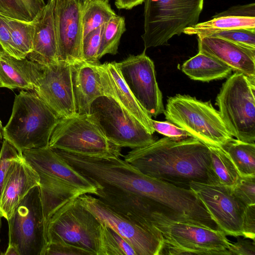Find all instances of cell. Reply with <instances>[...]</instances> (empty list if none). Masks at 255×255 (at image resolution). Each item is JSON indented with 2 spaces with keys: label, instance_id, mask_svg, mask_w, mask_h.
Listing matches in <instances>:
<instances>
[{
  "label": "cell",
  "instance_id": "6da1fadb",
  "mask_svg": "<svg viewBox=\"0 0 255 255\" xmlns=\"http://www.w3.org/2000/svg\"><path fill=\"white\" fill-rule=\"evenodd\" d=\"M124 160L142 173L178 187L189 189L192 181L217 183L209 146L193 137L176 140L165 136L132 149Z\"/></svg>",
  "mask_w": 255,
  "mask_h": 255
},
{
  "label": "cell",
  "instance_id": "7a4b0ae2",
  "mask_svg": "<svg viewBox=\"0 0 255 255\" xmlns=\"http://www.w3.org/2000/svg\"><path fill=\"white\" fill-rule=\"evenodd\" d=\"M21 153L40 178L44 228L52 215L70 200L85 194L96 196V187L49 146Z\"/></svg>",
  "mask_w": 255,
  "mask_h": 255
},
{
  "label": "cell",
  "instance_id": "3957f363",
  "mask_svg": "<svg viewBox=\"0 0 255 255\" xmlns=\"http://www.w3.org/2000/svg\"><path fill=\"white\" fill-rule=\"evenodd\" d=\"M147 221L161 235L158 255H230L231 242L220 229L175 219L156 208L150 211Z\"/></svg>",
  "mask_w": 255,
  "mask_h": 255
},
{
  "label": "cell",
  "instance_id": "277c9868",
  "mask_svg": "<svg viewBox=\"0 0 255 255\" xmlns=\"http://www.w3.org/2000/svg\"><path fill=\"white\" fill-rule=\"evenodd\" d=\"M60 119L34 92L21 90L15 97L10 117L2 128L3 138L21 153L48 146Z\"/></svg>",
  "mask_w": 255,
  "mask_h": 255
},
{
  "label": "cell",
  "instance_id": "5b68a950",
  "mask_svg": "<svg viewBox=\"0 0 255 255\" xmlns=\"http://www.w3.org/2000/svg\"><path fill=\"white\" fill-rule=\"evenodd\" d=\"M163 113L167 121L207 146L222 147L233 138L219 111L210 101L177 94L168 97Z\"/></svg>",
  "mask_w": 255,
  "mask_h": 255
},
{
  "label": "cell",
  "instance_id": "8992f818",
  "mask_svg": "<svg viewBox=\"0 0 255 255\" xmlns=\"http://www.w3.org/2000/svg\"><path fill=\"white\" fill-rule=\"evenodd\" d=\"M204 0H144L145 49L167 45L169 40L196 24Z\"/></svg>",
  "mask_w": 255,
  "mask_h": 255
},
{
  "label": "cell",
  "instance_id": "52a82bcc",
  "mask_svg": "<svg viewBox=\"0 0 255 255\" xmlns=\"http://www.w3.org/2000/svg\"><path fill=\"white\" fill-rule=\"evenodd\" d=\"M255 78L235 72L223 84L216 105L228 130L236 139L255 140Z\"/></svg>",
  "mask_w": 255,
  "mask_h": 255
},
{
  "label": "cell",
  "instance_id": "ba28073f",
  "mask_svg": "<svg viewBox=\"0 0 255 255\" xmlns=\"http://www.w3.org/2000/svg\"><path fill=\"white\" fill-rule=\"evenodd\" d=\"M48 146L90 156L118 158L122 156L121 147L106 138L89 114L60 118Z\"/></svg>",
  "mask_w": 255,
  "mask_h": 255
},
{
  "label": "cell",
  "instance_id": "9c48e42d",
  "mask_svg": "<svg viewBox=\"0 0 255 255\" xmlns=\"http://www.w3.org/2000/svg\"><path fill=\"white\" fill-rule=\"evenodd\" d=\"M101 224L78 197L57 210L45 228L47 243L63 242L97 255Z\"/></svg>",
  "mask_w": 255,
  "mask_h": 255
},
{
  "label": "cell",
  "instance_id": "30bf717a",
  "mask_svg": "<svg viewBox=\"0 0 255 255\" xmlns=\"http://www.w3.org/2000/svg\"><path fill=\"white\" fill-rule=\"evenodd\" d=\"M89 114L106 138L120 147L145 146L157 139L144 126L110 97L103 96L91 105Z\"/></svg>",
  "mask_w": 255,
  "mask_h": 255
},
{
  "label": "cell",
  "instance_id": "8fae6325",
  "mask_svg": "<svg viewBox=\"0 0 255 255\" xmlns=\"http://www.w3.org/2000/svg\"><path fill=\"white\" fill-rule=\"evenodd\" d=\"M7 221L8 245L19 255H42L47 242L39 186L29 191Z\"/></svg>",
  "mask_w": 255,
  "mask_h": 255
},
{
  "label": "cell",
  "instance_id": "7c38bea8",
  "mask_svg": "<svg viewBox=\"0 0 255 255\" xmlns=\"http://www.w3.org/2000/svg\"><path fill=\"white\" fill-rule=\"evenodd\" d=\"M116 67L123 80L144 111L151 118L163 114L162 94L156 81L152 60L145 49L137 55H130Z\"/></svg>",
  "mask_w": 255,
  "mask_h": 255
},
{
  "label": "cell",
  "instance_id": "4fadbf2b",
  "mask_svg": "<svg viewBox=\"0 0 255 255\" xmlns=\"http://www.w3.org/2000/svg\"><path fill=\"white\" fill-rule=\"evenodd\" d=\"M189 188L199 198L218 228L226 235L243 236L242 225L246 206L232 188L220 183L192 181Z\"/></svg>",
  "mask_w": 255,
  "mask_h": 255
},
{
  "label": "cell",
  "instance_id": "5bb4252c",
  "mask_svg": "<svg viewBox=\"0 0 255 255\" xmlns=\"http://www.w3.org/2000/svg\"><path fill=\"white\" fill-rule=\"evenodd\" d=\"M78 199L101 224L111 228L128 241L136 255H158L161 245L160 234L130 221L90 194H83Z\"/></svg>",
  "mask_w": 255,
  "mask_h": 255
},
{
  "label": "cell",
  "instance_id": "9a60e30c",
  "mask_svg": "<svg viewBox=\"0 0 255 255\" xmlns=\"http://www.w3.org/2000/svg\"><path fill=\"white\" fill-rule=\"evenodd\" d=\"M82 0H54L58 61H82Z\"/></svg>",
  "mask_w": 255,
  "mask_h": 255
},
{
  "label": "cell",
  "instance_id": "2e32d148",
  "mask_svg": "<svg viewBox=\"0 0 255 255\" xmlns=\"http://www.w3.org/2000/svg\"><path fill=\"white\" fill-rule=\"evenodd\" d=\"M34 92L60 118L76 115L70 64L42 65Z\"/></svg>",
  "mask_w": 255,
  "mask_h": 255
},
{
  "label": "cell",
  "instance_id": "e0dca14e",
  "mask_svg": "<svg viewBox=\"0 0 255 255\" xmlns=\"http://www.w3.org/2000/svg\"><path fill=\"white\" fill-rule=\"evenodd\" d=\"M197 37L199 52L217 59L235 72L255 78V47L216 36Z\"/></svg>",
  "mask_w": 255,
  "mask_h": 255
},
{
  "label": "cell",
  "instance_id": "ac0fdd59",
  "mask_svg": "<svg viewBox=\"0 0 255 255\" xmlns=\"http://www.w3.org/2000/svg\"><path fill=\"white\" fill-rule=\"evenodd\" d=\"M37 172L23 157L10 165L4 180L0 196V215L6 220L14 214L29 191L39 185Z\"/></svg>",
  "mask_w": 255,
  "mask_h": 255
},
{
  "label": "cell",
  "instance_id": "d6986e66",
  "mask_svg": "<svg viewBox=\"0 0 255 255\" xmlns=\"http://www.w3.org/2000/svg\"><path fill=\"white\" fill-rule=\"evenodd\" d=\"M105 96L110 97L141 123L151 134L155 132L151 118L135 99L119 73L116 62L97 64Z\"/></svg>",
  "mask_w": 255,
  "mask_h": 255
},
{
  "label": "cell",
  "instance_id": "ffe728a7",
  "mask_svg": "<svg viewBox=\"0 0 255 255\" xmlns=\"http://www.w3.org/2000/svg\"><path fill=\"white\" fill-rule=\"evenodd\" d=\"M53 6L54 0H48L33 21L34 32L32 49L26 58L42 65L58 62Z\"/></svg>",
  "mask_w": 255,
  "mask_h": 255
},
{
  "label": "cell",
  "instance_id": "44dd1931",
  "mask_svg": "<svg viewBox=\"0 0 255 255\" xmlns=\"http://www.w3.org/2000/svg\"><path fill=\"white\" fill-rule=\"evenodd\" d=\"M72 89L77 114H89L92 102L105 96L97 64L85 61L70 64Z\"/></svg>",
  "mask_w": 255,
  "mask_h": 255
},
{
  "label": "cell",
  "instance_id": "7402d4cb",
  "mask_svg": "<svg viewBox=\"0 0 255 255\" xmlns=\"http://www.w3.org/2000/svg\"><path fill=\"white\" fill-rule=\"evenodd\" d=\"M41 64L27 58L0 56V81L2 87L13 90H34L40 74Z\"/></svg>",
  "mask_w": 255,
  "mask_h": 255
},
{
  "label": "cell",
  "instance_id": "603a6c76",
  "mask_svg": "<svg viewBox=\"0 0 255 255\" xmlns=\"http://www.w3.org/2000/svg\"><path fill=\"white\" fill-rule=\"evenodd\" d=\"M181 69L190 79L203 82L224 79L233 71L217 59L200 52L186 61Z\"/></svg>",
  "mask_w": 255,
  "mask_h": 255
},
{
  "label": "cell",
  "instance_id": "cb8c5ba5",
  "mask_svg": "<svg viewBox=\"0 0 255 255\" xmlns=\"http://www.w3.org/2000/svg\"><path fill=\"white\" fill-rule=\"evenodd\" d=\"M236 28L255 30V17L236 15L225 10L214 15L211 20L197 23L186 28L183 33L188 35L203 36Z\"/></svg>",
  "mask_w": 255,
  "mask_h": 255
},
{
  "label": "cell",
  "instance_id": "d4e9b609",
  "mask_svg": "<svg viewBox=\"0 0 255 255\" xmlns=\"http://www.w3.org/2000/svg\"><path fill=\"white\" fill-rule=\"evenodd\" d=\"M222 147L227 152L240 176H255V143L232 138Z\"/></svg>",
  "mask_w": 255,
  "mask_h": 255
},
{
  "label": "cell",
  "instance_id": "484cf974",
  "mask_svg": "<svg viewBox=\"0 0 255 255\" xmlns=\"http://www.w3.org/2000/svg\"><path fill=\"white\" fill-rule=\"evenodd\" d=\"M116 15L108 0H84L82 5L83 38Z\"/></svg>",
  "mask_w": 255,
  "mask_h": 255
},
{
  "label": "cell",
  "instance_id": "4316f807",
  "mask_svg": "<svg viewBox=\"0 0 255 255\" xmlns=\"http://www.w3.org/2000/svg\"><path fill=\"white\" fill-rule=\"evenodd\" d=\"M208 146L211 169L216 182L232 188L240 176L234 164L222 147Z\"/></svg>",
  "mask_w": 255,
  "mask_h": 255
},
{
  "label": "cell",
  "instance_id": "83f0119b",
  "mask_svg": "<svg viewBox=\"0 0 255 255\" xmlns=\"http://www.w3.org/2000/svg\"><path fill=\"white\" fill-rule=\"evenodd\" d=\"M44 0H0V14L25 22H32L43 9Z\"/></svg>",
  "mask_w": 255,
  "mask_h": 255
},
{
  "label": "cell",
  "instance_id": "f1b7e54d",
  "mask_svg": "<svg viewBox=\"0 0 255 255\" xmlns=\"http://www.w3.org/2000/svg\"><path fill=\"white\" fill-rule=\"evenodd\" d=\"M126 30L124 17L117 14L102 25L98 52L99 59L107 54L115 55L118 53L121 38Z\"/></svg>",
  "mask_w": 255,
  "mask_h": 255
},
{
  "label": "cell",
  "instance_id": "f546056e",
  "mask_svg": "<svg viewBox=\"0 0 255 255\" xmlns=\"http://www.w3.org/2000/svg\"><path fill=\"white\" fill-rule=\"evenodd\" d=\"M13 49L18 59L26 58L33 46V21L28 22L7 17Z\"/></svg>",
  "mask_w": 255,
  "mask_h": 255
},
{
  "label": "cell",
  "instance_id": "4dcf8cb0",
  "mask_svg": "<svg viewBox=\"0 0 255 255\" xmlns=\"http://www.w3.org/2000/svg\"><path fill=\"white\" fill-rule=\"evenodd\" d=\"M97 255H136L131 245L108 226L101 224Z\"/></svg>",
  "mask_w": 255,
  "mask_h": 255
},
{
  "label": "cell",
  "instance_id": "1f68e13d",
  "mask_svg": "<svg viewBox=\"0 0 255 255\" xmlns=\"http://www.w3.org/2000/svg\"><path fill=\"white\" fill-rule=\"evenodd\" d=\"M232 190L246 206L255 205V176H240Z\"/></svg>",
  "mask_w": 255,
  "mask_h": 255
},
{
  "label": "cell",
  "instance_id": "d6a6232c",
  "mask_svg": "<svg viewBox=\"0 0 255 255\" xmlns=\"http://www.w3.org/2000/svg\"><path fill=\"white\" fill-rule=\"evenodd\" d=\"M102 26L90 32L83 38V61L94 64H100L99 59L98 58V52L100 44Z\"/></svg>",
  "mask_w": 255,
  "mask_h": 255
},
{
  "label": "cell",
  "instance_id": "836d02e7",
  "mask_svg": "<svg viewBox=\"0 0 255 255\" xmlns=\"http://www.w3.org/2000/svg\"><path fill=\"white\" fill-rule=\"evenodd\" d=\"M21 155V153L15 147L6 140L3 139L0 149V196L10 165Z\"/></svg>",
  "mask_w": 255,
  "mask_h": 255
},
{
  "label": "cell",
  "instance_id": "e575fe53",
  "mask_svg": "<svg viewBox=\"0 0 255 255\" xmlns=\"http://www.w3.org/2000/svg\"><path fill=\"white\" fill-rule=\"evenodd\" d=\"M209 35L219 37L235 43L255 47V30L236 28L220 31Z\"/></svg>",
  "mask_w": 255,
  "mask_h": 255
},
{
  "label": "cell",
  "instance_id": "d590c367",
  "mask_svg": "<svg viewBox=\"0 0 255 255\" xmlns=\"http://www.w3.org/2000/svg\"><path fill=\"white\" fill-rule=\"evenodd\" d=\"M42 255H94L85 249L63 242H50L46 244Z\"/></svg>",
  "mask_w": 255,
  "mask_h": 255
},
{
  "label": "cell",
  "instance_id": "8d00e7d4",
  "mask_svg": "<svg viewBox=\"0 0 255 255\" xmlns=\"http://www.w3.org/2000/svg\"><path fill=\"white\" fill-rule=\"evenodd\" d=\"M151 122L154 131L165 136L176 140L191 137L187 132L168 121L161 122L152 120Z\"/></svg>",
  "mask_w": 255,
  "mask_h": 255
},
{
  "label": "cell",
  "instance_id": "74e56055",
  "mask_svg": "<svg viewBox=\"0 0 255 255\" xmlns=\"http://www.w3.org/2000/svg\"><path fill=\"white\" fill-rule=\"evenodd\" d=\"M0 47L4 54L18 59L12 46L7 17L0 14Z\"/></svg>",
  "mask_w": 255,
  "mask_h": 255
},
{
  "label": "cell",
  "instance_id": "f35d334b",
  "mask_svg": "<svg viewBox=\"0 0 255 255\" xmlns=\"http://www.w3.org/2000/svg\"><path fill=\"white\" fill-rule=\"evenodd\" d=\"M243 237L255 239V205L246 206L243 220Z\"/></svg>",
  "mask_w": 255,
  "mask_h": 255
},
{
  "label": "cell",
  "instance_id": "ab89813d",
  "mask_svg": "<svg viewBox=\"0 0 255 255\" xmlns=\"http://www.w3.org/2000/svg\"><path fill=\"white\" fill-rule=\"evenodd\" d=\"M228 251L230 255H255V241L238 238L236 242L231 243Z\"/></svg>",
  "mask_w": 255,
  "mask_h": 255
},
{
  "label": "cell",
  "instance_id": "60d3db41",
  "mask_svg": "<svg viewBox=\"0 0 255 255\" xmlns=\"http://www.w3.org/2000/svg\"><path fill=\"white\" fill-rule=\"evenodd\" d=\"M143 1L144 0H115V4L119 9H131Z\"/></svg>",
  "mask_w": 255,
  "mask_h": 255
},
{
  "label": "cell",
  "instance_id": "b9f144b4",
  "mask_svg": "<svg viewBox=\"0 0 255 255\" xmlns=\"http://www.w3.org/2000/svg\"><path fill=\"white\" fill-rule=\"evenodd\" d=\"M5 255H19L17 250L13 246L8 245L5 252L3 254Z\"/></svg>",
  "mask_w": 255,
  "mask_h": 255
},
{
  "label": "cell",
  "instance_id": "7bdbcfd3",
  "mask_svg": "<svg viewBox=\"0 0 255 255\" xmlns=\"http://www.w3.org/2000/svg\"><path fill=\"white\" fill-rule=\"evenodd\" d=\"M2 139H3L2 129L0 128V145L2 142Z\"/></svg>",
  "mask_w": 255,
  "mask_h": 255
},
{
  "label": "cell",
  "instance_id": "ee69618b",
  "mask_svg": "<svg viewBox=\"0 0 255 255\" xmlns=\"http://www.w3.org/2000/svg\"><path fill=\"white\" fill-rule=\"evenodd\" d=\"M4 54V53H3V52L2 51V49H1V48L0 47V56Z\"/></svg>",
  "mask_w": 255,
  "mask_h": 255
},
{
  "label": "cell",
  "instance_id": "f6af8a7d",
  "mask_svg": "<svg viewBox=\"0 0 255 255\" xmlns=\"http://www.w3.org/2000/svg\"><path fill=\"white\" fill-rule=\"evenodd\" d=\"M1 218H2V217L0 215V229L1 227Z\"/></svg>",
  "mask_w": 255,
  "mask_h": 255
},
{
  "label": "cell",
  "instance_id": "bcb514c9",
  "mask_svg": "<svg viewBox=\"0 0 255 255\" xmlns=\"http://www.w3.org/2000/svg\"><path fill=\"white\" fill-rule=\"evenodd\" d=\"M0 128H1V129L3 128L2 126V124H1L0 120Z\"/></svg>",
  "mask_w": 255,
  "mask_h": 255
},
{
  "label": "cell",
  "instance_id": "7dc6e473",
  "mask_svg": "<svg viewBox=\"0 0 255 255\" xmlns=\"http://www.w3.org/2000/svg\"><path fill=\"white\" fill-rule=\"evenodd\" d=\"M0 87H2V86H1V82H0Z\"/></svg>",
  "mask_w": 255,
  "mask_h": 255
},
{
  "label": "cell",
  "instance_id": "c3c4849f",
  "mask_svg": "<svg viewBox=\"0 0 255 255\" xmlns=\"http://www.w3.org/2000/svg\"></svg>",
  "mask_w": 255,
  "mask_h": 255
}]
</instances>
